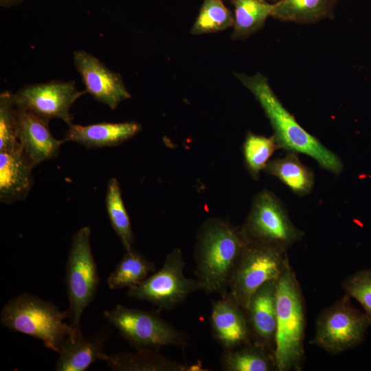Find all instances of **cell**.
<instances>
[{
	"mask_svg": "<svg viewBox=\"0 0 371 371\" xmlns=\"http://www.w3.org/2000/svg\"><path fill=\"white\" fill-rule=\"evenodd\" d=\"M234 7L233 39H240L262 27L271 15V4L257 0H230Z\"/></svg>",
	"mask_w": 371,
	"mask_h": 371,
	"instance_id": "cb8c5ba5",
	"label": "cell"
},
{
	"mask_svg": "<svg viewBox=\"0 0 371 371\" xmlns=\"http://www.w3.org/2000/svg\"><path fill=\"white\" fill-rule=\"evenodd\" d=\"M73 59L85 90L95 100L115 110L120 102L131 98L121 75L109 69L93 54L82 49L76 50Z\"/></svg>",
	"mask_w": 371,
	"mask_h": 371,
	"instance_id": "7c38bea8",
	"label": "cell"
},
{
	"mask_svg": "<svg viewBox=\"0 0 371 371\" xmlns=\"http://www.w3.org/2000/svg\"><path fill=\"white\" fill-rule=\"evenodd\" d=\"M104 361L115 371H184L188 367L173 361L156 350H137L105 355Z\"/></svg>",
	"mask_w": 371,
	"mask_h": 371,
	"instance_id": "44dd1931",
	"label": "cell"
},
{
	"mask_svg": "<svg viewBox=\"0 0 371 371\" xmlns=\"http://www.w3.org/2000/svg\"><path fill=\"white\" fill-rule=\"evenodd\" d=\"M337 0H280L271 4V15L283 21L311 23L333 17Z\"/></svg>",
	"mask_w": 371,
	"mask_h": 371,
	"instance_id": "7402d4cb",
	"label": "cell"
},
{
	"mask_svg": "<svg viewBox=\"0 0 371 371\" xmlns=\"http://www.w3.org/2000/svg\"><path fill=\"white\" fill-rule=\"evenodd\" d=\"M91 229L85 226L72 236L65 268V284L69 325L75 334L80 332L83 311L93 301L99 286L97 266L91 247Z\"/></svg>",
	"mask_w": 371,
	"mask_h": 371,
	"instance_id": "5b68a950",
	"label": "cell"
},
{
	"mask_svg": "<svg viewBox=\"0 0 371 371\" xmlns=\"http://www.w3.org/2000/svg\"><path fill=\"white\" fill-rule=\"evenodd\" d=\"M263 170L300 196L308 194L314 185L313 172L300 161L295 152L288 151L283 157L269 160Z\"/></svg>",
	"mask_w": 371,
	"mask_h": 371,
	"instance_id": "ffe728a7",
	"label": "cell"
},
{
	"mask_svg": "<svg viewBox=\"0 0 371 371\" xmlns=\"http://www.w3.org/2000/svg\"><path fill=\"white\" fill-rule=\"evenodd\" d=\"M23 1V0H0V5L4 8H10L20 4Z\"/></svg>",
	"mask_w": 371,
	"mask_h": 371,
	"instance_id": "f546056e",
	"label": "cell"
},
{
	"mask_svg": "<svg viewBox=\"0 0 371 371\" xmlns=\"http://www.w3.org/2000/svg\"><path fill=\"white\" fill-rule=\"evenodd\" d=\"M235 76L261 105L280 148L310 156L322 168L335 175L342 171L341 159L297 123L277 98L265 76L260 73L251 76L243 74Z\"/></svg>",
	"mask_w": 371,
	"mask_h": 371,
	"instance_id": "7a4b0ae2",
	"label": "cell"
},
{
	"mask_svg": "<svg viewBox=\"0 0 371 371\" xmlns=\"http://www.w3.org/2000/svg\"><path fill=\"white\" fill-rule=\"evenodd\" d=\"M210 325L212 337L224 350L252 340L245 311L228 292L212 302Z\"/></svg>",
	"mask_w": 371,
	"mask_h": 371,
	"instance_id": "5bb4252c",
	"label": "cell"
},
{
	"mask_svg": "<svg viewBox=\"0 0 371 371\" xmlns=\"http://www.w3.org/2000/svg\"><path fill=\"white\" fill-rule=\"evenodd\" d=\"M16 120L18 142L34 167L58 156L64 142L53 136L49 122L16 103Z\"/></svg>",
	"mask_w": 371,
	"mask_h": 371,
	"instance_id": "4fadbf2b",
	"label": "cell"
},
{
	"mask_svg": "<svg viewBox=\"0 0 371 371\" xmlns=\"http://www.w3.org/2000/svg\"><path fill=\"white\" fill-rule=\"evenodd\" d=\"M87 93L79 91L75 81L50 80L24 85L14 93L18 105L49 122L60 119L67 125L72 123V105Z\"/></svg>",
	"mask_w": 371,
	"mask_h": 371,
	"instance_id": "8fae6325",
	"label": "cell"
},
{
	"mask_svg": "<svg viewBox=\"0 0 371 371\" xmlns=\"http://www.w3.org/2000/svg\"><path fill=\"white\" fill-rule=\"evenodd\" d=\"M104 316L136 350L157 351L164 346L185 347L186 336L153 311L117 305Z\"/></svg>",
	"mask_w": 371,
	"mask_h": 371,
	"instance_id": "ba28073f",
	"label": "cell"
},
{
	"mask_svg": "<svg viewBox=\"0 0 371 371\" xmlns=\"http://www.w3.org/2000/svg\"><path fill=\"white\" fill-rule=\"evenodd\" d=\"M345 293L319 314L310 344L332 355H337L359 345L371 320L355 308Z\"/></svg>",
	"mask_w": 371,
	"mask_h": 371,
	"instance_id": "52a82bcc",
	"label": "cell"
},
{
	"mask_svg": "<svg viewBox=\"0 0 371 371\" xmlns=\"http://www.w3.org/2000/svg\"><path fill=\"white\" fill-rule=\"evenodd\" d=\"M277 280L268 281L252 295L245 311L252 340L274 351L277 325Z\"/></svg>",
	"mask_w": 371,
	"mask_h": 371,
	"instance_id": "9a60e30c",
	"label": "cell"
},
{
	"mask_svg": "<svg viewBox=\"0 0 371 371\" xmlns=\"http://www.w3.org/2000/svg\"><path fill=\"white\" fill-rule=\"evenodd\" d=\"M185 262L179 248L166 257L162 267L139 284L128 289L127 295L147 301L161 309L175 308L192 293L201 290L196 279L184 276Z\"/></svg>",
	"mask_w": 371,
	"mask_h": 371,
	"instance_id": "30bf717a",
	"label": "cell"
},
{
	"mask_svg": "<svg viewBox=\"0 0 371 371\" xmlns=\"http://www.w3.org/2000/svg\"><path fill=\"white\" fill-rule=\"evenodd\" d=\"M280 146L273 135L266 137L248 132L243 145L245 164L251 177L258 180L269 159Z\"/></svg>",
	"mask_w": 371,
	"mask_h": 371,
	"instance_id": "484cf974",
	"label": "cell"
},
{
	"mask_svg": "<svg viewBox=\"0 0 371 371\" xmlns=\"http://www.w3.org/2000/svg\"><path fill=\"white\" fill-rule=\"evenodd\" d=\"M274 355L277 371H300L304 359L305 304L289 258L277 280Z\"/></svg>",
	"mask_w": 371,
	"mask_h": 371,
	"instance_id": "3957f363",
	"label": "cell"
},
{
	"mask_svg": "<svg viewBox=\"0 0 371 371\" xmlns=\"http://www.w3.org/2000/svg\"><path fill=\"white\" fill-rule=\"evenodd\" d=\"M220 365L226 371L276 370L274 351L254 340L235 349L224 350Z\"/></svg>",
	"mask_w": 371,
	"mask_h": 371,
	"instance_id": "d6986e66",
	"label": "cell"
},
{
	"mask_svg": "<svg viewBox=\"0 0 371 371\" xmlns=\"http://www.w3.org/2000/svg\"><path fill=\"white\" fill-rule=\"evenodd\" d=\"M57 371H84L93 363L104 359L103 342L100 339H85L81 331L69 335L58 352Z\"/></svg>",
	"mask_w": 371,
	"mask_h": 371,
	"instance_id": "ac0fdd59",
	"label": "cell"
},
{
	"mask_svg": "<svg viewBox=\"0 0 371 371\" xmlns=\"http://www.w3.org/2000/svg\"><path fill=\"white\" fill-rule=\"evenodd\" d=\"M105 205L111 225L124 250L130 249L133 243L131 223L122 199L120 183L115 177H111L108 181Z\"/></svg>",
	"mask_w": 371,
	"mask_h": 371,
	"instance_id": "d4e9b609",
	"label": "cell"
},
{
	"mask_svg": "<svg viewBox=\"0 0 371 371\" xmlns=\"http://www.w3.org/2000/svg\"><path fill=\"white\" fill-rule=\"evenodd\" d=\"M245 240L240 228L223 219L205 220L197 232L194 259L195 275L206 293L228 292L233 271Z\"/></svg>",
	"mask_w": 371,
	"mask_h": 371,
	"instance_id": "6da1fadb",
	"label": "cell"
},
{
	"mask_svg": "<svg viewBox=\"0 0 371 371\" xmlns=\"http://www.w3.org/2000/svg\"><path fill=\"white\" fill-rule=\"evenodd\" d=\"M287 258L286 251L245 243L232 274L228 293L246 311L252 295L262 284L278 280Z\"/></svg>",
	"mask_w": 371,
	"mask_h": 371,
	"instance_id": "9c48e42d",
	"label": "cell"
},
{
	"mask_svg": "<svg viewBox=\"0 0 371 371\" xmlns=\"http://www.w3.org/2000/svg\"><path fill=\"white\" fill-rule=\"evenodd\" d=\"M341 286L345 293L361 304L371 320V269L361 270L349 276Z\"/></svg>",
	"mask_w": 371,
	"mask_h": 371,
	"instance_id": "f1b7e54d",
	"label": "cell"
},
{
	"mask_svg": "<svg viewBox=\"0 0 371 371\" xmlns=\"http://www.w3.org/2000/svg\"><path fill=\"white\" fill-rule=\"evenodd\" d=\"M141 130L142 125L135 121L103 122L88 125L71 123L63 140L78 143L87 148L113 147L133 137Z\"/></svg>",
	"mask_w": 371,
	"mask_h": 371,
	"instance_id": "e0dca14e",
	"label": "cell"
},
{
	"mask_svg": "<svg viewBox=\"0 0 371 371\" xmlns=\"http://www.w3.org/2000/svg\"><path fill=\"white\" fill-rule=\"evenodd\" d=\"M257 1H260V2H262V3H265V2H266L265 0H257Z\"/></svg>",
	"mask_w": 371,
	"mask_h": 371,
	"instance_id": "4dcf8cb0",
	"label": "cell"
},
{
	"mask_svg": "<svg viewBox=\"0 0 371 371\" xmlns=\"http://www.w3.org/2000/svg\"><path fill=\"white\" fill-rule=\"evenodd\" d=\"M67 319V310L61 311L53 303L27 292L10 298L0 314L2 326L38 339L58 353L72 332Z\"/></svg>",
	"mask_w": 371,
	"mask_h": 371,
	"instance_id": "277c9868",
	"label": "cell"
},
{
	"mask_svg": "<svg viewBox=\"0 0 371 371\" xmlns=\"http://www.w3.org/2000/svg\"><path fill=\"white\" fill-rule=\"evenodd\" d=\"M240 229L245 243L286 251L304 235L291 222L281 201L267 190L254 196L250 211Z\"/></svg>",
	"mask_w": 371,
	"mask_h": 371,
	"instance_id": "8992f818",
	"label": "cell"
},
{
	"mask_svg": "<svg viewBox=\"0 0 371 371\" xmlns=\"http://www.w3.org/2000/svg\"><path fill=\"white\" fill-rule=\"evenodd\" d=\"M34 168L19 145L0 151V201L12 203L25 199L33 184Z\"/></svg>",
	"mask_w": 371,
	"mask_h": 371,
	"instance_id": "2e32d148",
	"label": "cell"
},
{
	"mask_svg": "<svg viewBox=\"0 0 371 371\" xmlns=\"http://www.w3.org/2000/svg\"><path fill=\"white\" fill-rule=\"evenodd\" d=\"M16 135V102L14 93H0V151L11 150L19 146Z\"/></svg>",
	"mask_w": 371,
	"mask_h": 371,
	"instance_id": "83f0119b",
	"label": "cell"
},
{
	"mask_svg": "<svg viewBox=\"0 0 371 371\" xmlns=\"http://www.w3.org/2000/svg\"><path fill=\"white\" fill-rule=\"evenodd\" d=\"M234 18L222 0H204L191 34L199 35L217 32L234 25Z\"/></svg>",
	"mask_w": 371,
	"mask_h": 371,
	"instance_id": "4316f807",
	"label": "cell"
},
{
	"mask_svg": "<svg viewBox=\"0 0 371 371\" xmlns=\"http://www.w3.org/2000/svg\"><path fill=\"white\" fill-rule=\"evenodd\" d=\"M155 271L154 262L146 259L133 247L124 254L107 278V284L112 290L135 286Z\"/></svg>",
	"mask_w": 371,
	"mask_h": 371,
	"instance_id": "603a6c76",
	"label": "cell"
}]
</instances>
